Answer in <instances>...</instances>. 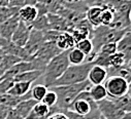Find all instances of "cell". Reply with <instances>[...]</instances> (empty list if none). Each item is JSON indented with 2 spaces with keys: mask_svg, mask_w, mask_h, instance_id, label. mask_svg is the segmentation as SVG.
<instances>
[{
  "mask_svg": "<svg viewBox=\"0 0 131 119\" xmlns=\"http://www.w3.org/2000/svg\"><path fill=\"white\" fill-rule=\"evenodd\" d=\"M91 83L87 80L82 83L71 84V85H62V86H53L50 89L56 93L57 95V104L54 106L56 112L68 110L78 96L86 91H89Z\"/></svg>",
  "mask_w": 131,
  "mask_h": 119,
  "instance_id": "6da1fadb",
  "label": "cell"
},
{
  "mask_svg": "<svg viewBox=\"0 0 131 119\" xmlns=\"http://www.w3.org/2000/svg\"><path fill=\"white\" fill-rule=\"evenodd\" d=\"M70 64L68 61V50H64L53 57L47 64L43 70V85H46L48 88L52 87L54 82L64 74V72L67 70Z\"/></svg>",
  "mask_w": 131,
  "mask_h": 119,
  "instance_id": "7a4b0ae2",
  "label": "cell"
},
{
  "mask_svg": "<svg viewBox=\"0 0 131 119\" xmlns=\"http://www.w3.org/2000/svg\"><path fill=\"white\" fill-rule=\"evenodd\" d=\"M127 32L129 31H120V30H115L105 26H99L97 28H94L90 39L93 43L95 56L102 45L106 43H117Z\"/></svg>",
  "mask_w": 131,
  "mask_h": 119,
  "instance_id": "3957f363",
  "label": "cell"
},
{
  "mask_svg": "<svg viewBox=\"0 0 131 119\" xmlns=\"http://www.w3.org/2000/svg\"><path fill=\"white\" fill-rule=\"evenodd\" d=\"M93 65V63H84L79 66H69L67 70L64 72V74L54 82L53 86L71 85L87 81L89 71L91 70Z\"/></svg>",
  "mask_w": 131,
  "mask_h": 119,
  "instance_id": "277c9868",
  "label": "cell"
},
{
  "mask_svg": "<svg viewBox=\"0 0 131 119\" xmlns=\"http://www.w3.org/2000/svg\"><path fill=\"white\" fill-rule=\"evenodd\" d=\"M96 107H97L96 102H94L91 99L89 92L86 91V92L81 93L78 96V98L74 100V102L71 104V106L68 110L77 113L78 115L83 116L84 118H87L90 115V113L92 112V110Z\"/></svg>",
  "mask_w": 131,
  "mask_h": 119,
  "instance_id": "5b68a950",
  "label": "cell"
},
{
  "mask_svg": "<svg viewBox=\"0 0 131 119\" xmlns=\"http://www.w3.org/2000/svg\"><path fill=\"white\" fill-rule=\"evenodd\" d=\"M103 85L110 99L120 98L122 96H125L129 92V83L118 76L107 77Z\"/></svg>",
  "mask_w": 131,
  "mask_h": 119,
  "instance_id": "8992f818",
  "label": "cell"
},
{
  "mask_svg": "<svg viewBox=\"0 0 131 119\" xmlns=\"http://www.w3.org/2000/svg\"><path fill=\"white\" fill-rule=\"evenodd\" d=\"M96 104L100 116H102L104 119H120L125 114L111 99L106 98L102 101L97 102Z\"/></svg>",
  "mask_w": 131,
  "mask_h": 119,
  "instance_id": "52a82bcc",
  "label": "cell"
},
{
  "mask_svg": "<svg viewBox=\"0 0 131 119\" xmlns=\"http://www.w3.org/2000/svg\"><path fill=\"white\" fill-rule=\"evenodd\" d=\"M46 42L45 40V34L41 31H37V30H31L29 39L24 47V49L27 51V53L34 58L35 53L40 49V47L43 45Z\"/></svg>",
  "mask_w": 131,
  "mask_h": 119,
  "instance_id": "ba28073f",
  "label": "cell"
},
{
  "mask_svg": "<svg viewBox=\"0 0 131 119\" xmlns=\"http://www.w3.org/2000/svg\"><path fill=\"white\" fill-rule=\"evenodd\" d=\"M62 50L57 46L56 42L51 41V42H45L43 45L40 47V49L35 53L34 57L40 60L45 64H48L53 57L58 55Z\"/></svg>",
  "mask_w": 131,
  "mask_h": 119,
  "instance_id": "9c48e42d",
  "label": "cell"
},
{
  "mask_svg": "<svg viewBox=\"0 0 131 119\" xmlns=\"http://www.w3.org/2000/svg\"><path fill=\"white\" fill-rule=\"evenodd\" d=\"M31 27L24 23V22H21L19 23L16 31L14 32L13 36H12V42L19 46V47H25L28 39H29V36H30V32H31Z\"/></svg>",
  "mask_w": 131,
  "mask_h": 119,
  "instance_id": "30bf717a",
  "label": "cell"
},
{
  "mask_svg": "<svg viewBox=\"0 0 131 119\" xmlns=\"http://www.w3.org/2000/svg\"><path fill=\"white\" fill-rule=\"evenodd\" d=\"M48 21L51 30H55L58 32H69L73 28L64 18L56 13H48Z\"/></svg>",
  "mask_w": 131,
  "mask_h": 119,
  "instance_id": "8fae6325",
  "label": "cell"
},
{
  "mask_svg": "<svg viewBox=\"0 0 131 119\" xmlns=\"http://www.w3.org/2000/svg\"><path fill=\"white\" fill-rule=\"evenodd\" d=\"M19 23H20L19 16L16 14V16L12 17L10 19H8L3 24H1L0 25V37H2L3 39H6V40L10 41L12 36H13L14 32L16 31Z\"/></svg>",
  "mask_w": 131,
  "mask_h": 119,
  "instance_id": "7c38bea8",
  "label": "cell"
},
{
  "mask_svg": "<svg viewBox=\"0 0 131 119\" xmlns=\"http://www.w3.org/2000/svg\"><path fill=\"white\" fill-rule=\"evenodd\" d=\"M107 78V71L106 69L93 65L91 70L89 71L88 74V81L92 85H97V84H103Z\"/></svg>",
  "mask_w": 131,
  "mask_h": 119,
  "instance_id": "4fadbf2b",
  "label": "cell"
},
{
  "mask_svg": "<svg viewBox=\"0 0 131 119\" xmlns=\"http://www.w3.org/2000/svg\"><path fill=\"white\" fill-rule=\"evenodd\" d=\"M117 51L121 52L127 62H131V32H127L118 42Z\"/></svg>",
  "mask_w": 131,
  "mask_h": 119,
  "instance_id": "5bb4252c",
  "label": "cell"
},
{
  "mask_svg": "<svg viewBox=\"0 0 131 119\" xmlns=\"http://www.w3.org/2000/svg\"><path fill=\"white\" fill-rule=\"evenodd\" d=\"M106 71H107V77L118 76L126 80L128 83L131 81V62H127L123 66L117 68L110 67L108 69H106Z\"/></svg>",
  "mask_w": 131,
  "mask_h": 119,
  "instance_id": "9a60e30c",
  "label": "cell"
},
{
  "mask_svg": "<svg viewBox=\"0 0 131 119\" xmlns=\"http://www.w3.org/2000/svg\"><path fill=\"white\" fill-rule=\"evenodd\" d=\"M104 7L101 6H90L86 11V20L91 24L93 28L101 26V13Z\"/></svg>",
  "mask_w": 131,
  "mask_h": 119,
  "instance_id": "2e32d148",
  "label": "cell"
},
{
  "mask_svg": "<svg viewBox=\"0 0 131 119\" xmlns=\"http://www.w3.org/2000/svg\"><path fill=\"white\" fill-rule=\"evenodd\" d=\"M18 16H19V19H20L21 22H24V23L30 25L32 22H34L36 20V18L38 17L37 8L35 6L25 5V6L21 7L19 9Z\"/></svg>",
  "mask_w": 131,
  "mask_h": 119,
  "instance_id": "e0dca14e",
  "label": "cell"
},
{
  "mask_svg": "<svg viewBox=\"0 0 131 119\" xmlns=\"http://www.w3.org/2000/svg\"><path fill=\"white\" fill-rule=\"evenodd\" d=\"M51 114V108L40 102L36 103V105L33 107V109L26 119H48Z\"/></svg>",
  "mask_w": 131,
  "mask_h": 119,
  "instance_id": "ac0fdd59",
  "label": "cell"
},
{
  "mask_svg": "<svg viewBox=\"0 0 131 119\" xmlns=\"http://www.w3.org/2000/svg\"><path fill=\"white\" fill-rule=\"evenodd\" d=\"M31 82H15L12 88L8 91L7 95L14 97H24L31 91Z\"/></svg>",
  "mask_w": 131,
  "mask_h": 119,
  "instance_id": "d6986e66",
  "label": "cell"
},
{
  "mask_svg": "<svg viewBox=\"0 0 131 119\" xmlns=\"http://www.w3.org/2000/svg\"><path fill=\"white\" fill-rule=\"evenodd\" d=\"M56 44L62 51H64V50H68L74 47L75 42L69 32H61V34L59 35L56 41Z\"/></svg>",
  "mask_w": 131,
  "mask_h": 119,
  "instance_id": "ffe728a7",
  "label": "cell"
},
{
  "mask_svg": "<svg viewBox=\"0 0 131 119\" xmlns=\"http://www.w3.org/2000/svg\"><path fill=\"white\" fill-rule=\"evenodd\" d=\"M36 101H34L33 99H27V100H24L22 102H20L16 107H14L18 113L20 114V116L23 118V119H26L30 112L32 111V109H33V107L36 105Z\"/></svg>",
  "mask_w": 131,
  "mask_h": 119,
  "instance_id": "44dd1931",
  "label": "cell"
},
{
  "mask_svg": "<svg viewBox=\"0 0 131 119\" xmlns=\"http://www.w3.org/2000/svg\"><path fill=\"white\" fill-rule=\"evenodd\" d=\"M42 74H43V71H40V70L27 71V72L17 75L14 78V81L15 82H31V83H33L37 78L42 76Z\"/></svg>",
  "mask_w": 131,
  "mask_h": 119,
  "instance_id": "7402d4cb",
  "label": "cell"
},
{
  "mask_svg": "<svg viewBox=\"0 0 131 119\" xmlns=\"http://www.w3.org/2000/svg\"><path fill=\"white\" fill-rule=\"evenodd\" d=\"M89 95L91 99L94 102H99L107 98V93L105 91V87L103 84H97V85H91L89 88Z\"/></svg>",
  "mask_w": 131,
  "mask_h": 119,
  "instance_id": "603a6c76",
  "label": "cell"
},
{
  "mask_svg": "<svg viewBox=\"0 0 131 119\" xmlns=\"http://www.w3.org/2000/svg\"><path fill=\"white\" fill-rule=\"evenodd\" d=\"M20 62H22V60L19 58L18 56L6 53L3 57V60L1 61V63H0V78L3 76V74L7 70H9L13 66H15L16 64H18Z\"/></svg>",
  "mask_w": 131,
  "mask_h": 119,
  "instance_id": "cb8c5ba5",
  "label": "cell"
},
{
  "mask_svg": "<svg viewBox=\"0 0 131 119\" xmlns=\"http://www.w3.org/2000/svg\"><path fill=\"white\" fill-rule=\"evenodd\" d=\"M68 61L70 66H79L86 63V55L74 46L68 49Z\"/></svg>",
  "mask_w": 131,
  "mask_h": 119,
  "instance_id": "d4e9b609",
  "label": "cell"
},
{
  "mask_svg": "<svg viewBox=\"0 0 131 119\" xmlns=\"http://www.w3.org/2000/svg\"><path fill=\"white\" fill-rule=\"evenodd\" d=\"M124 113H131V96L126 94L125 96H122L120 98L111 99Z\"/></svg>",
  "mask_w": 131,
  "mask_h": 119,
  "instance_id": "484cf974",
  "label": "cell"
},
{
  "mask_svg": "<svg viewBox=\"0 0 131 119\" xmlns=\"http://www.w3.org/2000/svg\"><path fill=\"white\" fill-rule=\"evenodd\" d=\"M29 26L31 27V29L37 30V31H41V32H46V31H48V30H51L47 14L37 17L36 20L34 22H32Z\"/></svg>",
  "mask_w": 131,
  "mask_h": 119,
  "instance_id": "4316f807",
  "label": "cell"
},
{
  "mask_svg": "<svg viewBox=\"0 0 131 119\" xmlns=\"http://www.w3.org/2000/svg\"><path fill=\"white\" fill-rule=\"evenodd\" d=\"M49 88L43 85V84H36L35 86H33L31 88V99H33L34 101H36L37 103H40L42 101V99L45 98L46 94L48 93Z\"/></svg>",
  "mask_w": 131,
  "mask_h": 119,
  "instance_id": "83f0119b",
  "label": "cell"
},
{
  "mask_svg": "<svg viewBox=\"0 0 131 119\" xmlns=\"http://www.w3.org/2000/svg\"><path fill=\"white\" fill-rule=\"evenodd\" d=\"M19 8H14L9 6H0V25L6 22L12 17L18 14Z\"/></svg>",
  "mask_w": 131,
  "mask_h": 119,
  "instance_id": "f1b7e54d",
  "label": "cell"
},
{
  "mask_svg": "<svg viewBox=\"0 0 131 119\" xmlns=\"http://www.w3.org/2000/svg\"><path fill=\"white\" fill-rule=\"evenodd\" d=\"M14 83H15L14 78L7 77L5 75H3L0 78V96L6 95L8 93V91L12 88V86L14 85Z\"/></svg>",
  "mask_w": 131,
  "mask_h": 119,
  "instance_id": "f546056e",
  "label": "cell"
},
{
  "mask_svg": "<svg viewBox=\"0 0 131 119\" xmlns=\"http://www.w3.org/2000/svg\"><path fill=\"white\" fill-rule=\"evenodd\" d=\"M108 60H110V67H114V68L121 67L126 63L125 56L119 51H116L114 54H112Z\"/></svg>",
  "mask_w": 131,
  "mask_h": 119,
  "instance_id": "4dcf8cb0",
  "label": "cell"
},
{
  "mask_svg": "<svg viewBox=\"0 0 131 119\" xmlns=\"http://www.w3.org/2000/svg\"><path fill=\"white\" fill-rule=\"evenodd\" d=\"M113 20H114V11L108 7H104L101 13V19H100L101 26L110 27L111 24L113 23Z\"/></svg>",
  "mask_w": 131,
  "mask_h": 119,
  "instance_id": "1f68e13d",
  "label": "cell"
},
{
  "mask_svg": "<svg viewBox=\"0 0 131 119\" xmlns=\"http://www.w3.org/2000/svg\"><path fill=\"white\" fill-rule=\"evenodd\" d=\"M57 100H58V98H57L56 93H55V92H53L52 89H50V88H49V91H48V93L46 94L45 98L42 99L41 103H43V104H45V105H47L48 107L52 108V107L56 106V104H57Z\"/></svg>",
  "mask_w": 131,
  "mask_h": 119,
  "instance_id": "d6a6232c",
  "label": "cell"
},
{
  "mask_svg": "<svg viewBox=\"0 0 131 119\" xmlns=\"http://www.w3.org/2000/svg\"><path fill=\"white\" fill-rule=\"evenodd\" d=\"M116 51H117V43H106V44L101 46V48L99 49V51L97 53H101L103 55L111 56Z\"/></svg>",
  "mask_w": 131,
  "mask_h": 119,
  "instance_id": "836d02e7",
  "label": "cell"
},
{
  "mask_svg": "<svg viewBox=\"0 0 131 119\" xmlns=\"http://www.w3.org/2000/svg\"><path fill=\"white\" fill-rule=\"evenodd\" d=\"M45 34V40L46 42H51V41H54L56 42L59 35L61 34V32H58V31H55V30H48V31L43 32Z\"/></svg>",
  "mask_w": 131,
  "mask_h": 119,
  "instance_id": "e575fe53",
  "label": "cell"
},
{
  "mask_svg": "<svg viewBox=\"0 0 131 119\" xmlns=\"http://www.w3.org/2000/svg\"><path fill=\"white\" fill-rule=\"evenodd\" d=\"M25 5V0H8L7 6L14 7V8H21Z\"/></svg>",
  "mask_w": 131,
  "mask_h": 119,
  "instance_id": "d590c367",
  "label": "cell"
},
{
  "mask_svg": "<svg viewBox=\"0 0 131 119\" xmlns=\"http://www.w3.org/2000/svg\"><path fill=\"white\" fill-rule=\"evenodd\" d=\"M6 119H23L20 114L18 113V111L15 108H10L8 111V114L6 116Z\"/></svg>",
  "mask_w": 131,
  "mask_h": 119,
  "instance_id": "8d00e7d4",
  "label": "cell"
},
{
  "mask_svg": "<svg viewBox=\"0 0 131 119\" xmlns=\"http://www.w3.org/2000/svg\"><path fill=\"white\" fill-rule=\"evenodd\" d=\"M10 108L12 107H8L6 105H0V119H6V116Z\"/></svg>",
  "mask_w": 131,
  "mask_h": 119,
  "instance_id": "74e56055",
  "label": "cell"
},
{
  "mask_svg": "<svg viewBox=\"0 0 131 119\" xmlns=\"http://www.w3.org/2000/svg\"><path fill=\"white\" fill-rule=\"evenodd\" d=\"M48 119H68V118L63 111H60V112H55V113L51 114Z\"/></svg>",
  "mask_w": 131,
  "mask_h": 119,
  "instance_id": "f35d334b",
  "label": "cell"
},
{
  "mask_svg": "<svg viewBox=\"0 0 131 119\" xmlns=\"http://www.w3.org/2000/svg\"><path fill=\"white\" fill-rule=\"evenodd\" d=\"M82 1V0H59V2L63 5V6H66V5H70V4H74Z\"/></svg>",
  "mask_w": 131,
  "mask_h": 119,
  "instance_id": "ab89813d",
  "label": "cell"
},
{
  "mask_svg": "<svg viewBox=\"0 0 131 119\" xmlns=\"http://www.w3.org/2000/svg\"><path fill=\"white\" fill-rule=\"evenodd\" d=\"M36 4H37V0H25V5H28V6H36Z\"/></svg>",
  "mask_w": 131,
  "mask_h": 119,
  "instance_id": "60d3db41",
  "label": "cell"
},
{
  "mask_svg": "<svg viewBox=\"0 0 131 119\" xmlns=\"http://www.w3.org/2000/svg\"><path fill=\"white\" fill-rule=\"evenodd\" d=\"M6 53H5V51L1 48V47H0V63H1V61H2V60H3V57H4V55H5Z\"/></svg>",
  "mask_w": 131,
  "mask_h": 119,
  "instance_id": "b9f144b4",
  "label": "cell"
},
{
  "mask_svg": "<svg viewBox=\"0 0 131 119\" xmlns=\"http://www.w3.org/2000/svg\"><path fill=\"white\" fill-rule=\"evenodd\" d=\"M120 119H131V113H125Z\"/></svg>",
  "mask_w": 131,
  "mask_h": 119,
  "instance_id": "7bdbcfd3",
  "label": "cell"
},
{
  "mask_svg": "<svg viewBox=\"0 0 131 119\" xmlns=\"http://www.w3.org/2000/svg\"><path fill=\"white\" fill-rule=\"evenodd\" d=\"M0 6H7V2L5 0H0Z\"/></svg>",
  "mask_w": 131,
  "mask_h": 119,
  "instance_id": "ee69618b",
  "label": "cell"
},
{
  "mask_svg": "<svg viewBox=\"0 0 131 119\" xmlns=\"http://www.w3.org/2000/svg\"><path fill=\"white\" fill-rule=\"evenodd\" d=\"M129 19H130V22H131V8H130V11H129Z\"/></svg>",
  "mask_w": 131,
  "mask_h": 119,
  "instance_id": "f6af8a7d",
  "label": "cell"
},
{
  "mask_svg": "<svg viewBox=\"0 0 131 119\" xmlns=\"http://www.w3.org/2000/svg\"><path fill=\"white\" fill-rule=\"evenodd\" d=\"M129 89H131V81L129 82Z\"/></svg>",
  "mask_w": 131,
  "mask_h": 119,
  "instance_id": "bcb514c9",
  "label": "cell"
},
{
  "mask_svg": "<svg viewBox=\"0 0 131 119\" xmlns=\"http://www.w3.org/2000/svg\"><path fill=\"white\" fill-rule=\"evenodd\" d=\"M128 93H129V95L131 96V89H129V92H128Z\"/></svg>",
  "mask_w": 131,
  "mask_h": 119,
  "instance_id": "7dc6e473",
  "label": "cell"
},
{
  "mask_svg": "<svg viewBox=\"0 0 131 119\" xmlns=\"http://www.w3.org/2000/svg\"><path fill=\"white\" fill-rule=\"evenodd\" d=\"M5 1H6V2H8V0H5Z\"/></svg>",
  "mask_w": 131,
  "mask_h": 119,
  "instance_id": "c3c4849f",
  "label": "cell"
},
{
  "mask_svg": "<svg viewBox=\"0 0 131 119\" xmlns=\"http://www.w3.org/2000/svg\"><path fill=\"white\" fill-rule=\"evenodd\" d=\"M85 119H90V118H85Z\"/></svg>",
  "mask_w": 131,
  "mask_h": 119,
  "instance_id": "681fc988",
  "label": "cell"
},
{
  "mask_svg": "<svg viewBox=\"0 0 131 119\" xmlns=\"http://www.w3.org/2000/svg\"><path fill=\"white\" fill-rule=\"evenodd\" d=\"M130 32H131V29H130Z\"/></svg>",
  "mask_w": 131,
  "mask_h": 119,
  "instance_id": "f907efd6",
  "label": "cell"
}]
</instances>
